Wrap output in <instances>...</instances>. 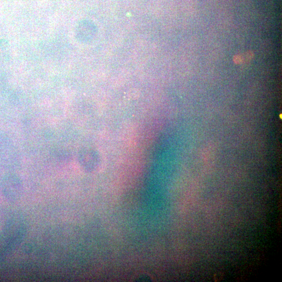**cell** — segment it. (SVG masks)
Listing matches in <instances>:
<instances>
[{"mask_svg": "<svg viewBox=\"0 0 282 282\" xmlns=\"http://www.w3.org/2000/svg\"><path fill=\"white\" fill-rule=\"evenodd\" d=\"M78 155L79 162L82 166L87 169H94L99 162V154L94 150H83Z\"/></svg>", "mask_w": 282, "mask_h": 282, "instance_id": "1", "label": "cell"}, {"mask_svg": "<svg viewBox=\"0 0 282 282\" xmlns=\"http://www.w3.org/2000/svg\"><path fill=\"white\" fill-rule=\"evenodd\" d=\"M253 56H252V53L251 52H247V53H244V54H239L237 56H236L234 58V60L235 62L240 64V63H243L246 62L248 60H250L251 59L252 57Z\"/></svg>", "mask_w": 282, "mask_h": 282, "instance_id": "2", "label": "cell"}]
</instances>
